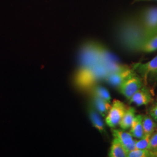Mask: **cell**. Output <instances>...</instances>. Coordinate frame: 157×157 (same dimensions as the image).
<instances>
[{
  "instance_id": "obj_1",
  "label": "cell",
  "mask_w": 157,
  "mask_h": 157,
  "mask_svg": "<svg viewBox=\"0 0 157 157\" xmlns=\"http://www.w3.org/2000/svg\"><path fill=\"white\" fill-rule=\"evenodd\" d=\"M119 43L130 52L140 51L145 43L143 30L138 15L126 17L119 23L117 31Z\"/></svg>"
},
{
  "instance_id": "obj_2",
  "label": "cell",
  "mask_w": 157,
  "mask_h": 157,
  "mask_svg": "<svg viewBox=\"0 0 157 157\" xmlns=\"http://www.w3.org/2000/svg\"><path fill=\"white\" fill-rule=\"evenodd\" d=\"M109 75L105 66L98 63L84 71L76 73L75 82L80 90H86L101 80H104Z\"/></svg>"
},
{
  "instance_id": "obj_3",
  "label": "cell",
  "mask_w": 157,
  "mask_h": 157,
  "mask_svg": "<svg viewBox=\"0 0 157 157\" xmlns=\"http://www.w3.org/2000/svg\"><path fill=\"white\" fill-rule=\"evenodd\" d=\"M102 44L94 41L84 43L78 54V67L76 73H80L100 63V52Z\"/></svg>"
},
{
  "instance_id": "obj_4",
  "label": "cell",
  "mask_w": 157,
  "mask_h": 157,
  "mask_svg": "<svg viewBox=\"0 0 157 157\" xmlns=\"http://www.w3.org/2000/svg\"><path fill=\"white\" fill-rule=\"evenodd\" d=\"M143 30L145 42L157 34V6H151L137 14Z\"/></svg>"
},
{
  "instance_id": "obj_5",
  "label": "cell",
  "mask_w": 157,
  "mask_h": 157,
  "mask_svg": "<svg viewBox=\"0 0 157 157\" xmlns=\"http://www.w3.org/2000/svg\"><path fill=\"white\" fill-rule=\"evenodd\" d=\"M128 107L123 102L113 100L112 105L105 118V122L110 128H115L119 125L126 112Z\"/></svg>"
},
{
  "instance_id": "obj_6",
  "label": "cell",
  "mask_w": 157,
  "mask_h": 157,
  "mask_svg": "<svg viewBox=\"0 0 157 157\" xmlns=\"http://www.w3.org/2000/svg\"><path fill=\"white\" fill-rule=\"evenodd\" d=\"M143 86V80L136 73L126 78L120 84L118 87V90L120 93L129 100L135 93Z\"/></svg>"
},
{
  "instance_id": "obj_7",
  "label": "cell",
  "mask_w": 157,
  "mask_h": 157,
  "mask_svg": "<svg viewBox=\"0 0 157 157\" xmlns=\"http://www.w3.org/2000/svg\"><path fill=\"white\" fill-rule=\"evenodd\" d=\"M111 132L113 137L118 139L124 146L127 152L136 148L135 144L136 140L133 139V136L129 132H126L122 129H115V128H112Z\"/></svg>"
},
{
  "instance_id": "obj_8",
  "label": "cell",
  "mask_w": 157,
  "mask_h": 157,
  "mask_svg": "<svg viewBox=\"0 0 157 157\" xmlns=\"http://www.w3.org/2000/svg\"><path fill=\"white\" fill-rule=\"evenodd\" d=\"M129 101L130 103H134L140 107L151 103L153 101V98L150 90L143 86L140 89L135 93Z\"/></svg>"
},
{
  "instance_id": "obj_9",
  "label": "cell",
  "mask_w": 157,
  "mask_h": 157,
  "mask_svg": "<svg viewBox=\"0 0 157 157\" xmlns=\"http://www.w3.org/2000/svg\"><path fill=\"white\" fill-rule=\"evenodd\" d=\"M134 74H136L135 70L128 67L123 71L108 75L104 81L118 88V86L126 78Z\"/></svg>"
},
{
  "instance_id": "obj_10",
  "label": "cell",
  "mask_w": 157,
  "mask_h": 157,
  "mask_svg": "<svg viewBox=\"0 0 157 157\" xmlns=\"http://www.w3.org/2000/svg\"><path fill=\"white\" fill-rule=\"evenodd\" d=\"M87 112L91 123L93 127L97 129L101 135H107L105 123L104 122L100 114L95 110V108L90 103L87 107Z\"/></svg>"
},
{
  "instance_id": "obj_11",
  "label": "cell",
  "mask_w": 157,
  "mask_h": 157,
  "mask_svg": "<svg viewBox=\"0 0 157 157\" xmlns=\"http://www.w3.org/2000/svg\"><path fill=\"white\" fill-rule=\"evenodd\" d=\"M136 71L140 74L147 82L149 75H157V56L148 62L144 63H138L136 65Z\"/></svg>"
},
{
  "instance_id": "obj_12",
  "label": "cell",
  "mask_w": 157,
  "mask_h": 157,
  "mask_svg": "<svg viewBox=\"0 0 157 157\" xmlns=\"http://www.w3.org/2000/svg\"><path fill=\"white\" fill-rule=\"evenodd\" d=\"M91 97V104L95 108V110L98 112L102 117L105 118L109 112L111 107V103L107 100L102 99L101 98L90 96Z\"/></svg>"
},
{
  "instance_id": "obj_13",
  "label": "cell",
  "mask_w": 157,
  "mask_h": 157,
  "mask_svg": "<svg viewBox=\"0 0 157 157\" xmlns=\"http://www.w3.org/2000/svg\"><path fill=\"white\" fill-rule=\"evenodd\" d=\"M143 115H136L130 128L129 132L136 139H140L144 135L143 127Z\"/></svg>"
},
{
  "instance_id": "obj_14",
  "label": "cell",
  "mask_w": 157,
  "mask_h": 157,
  "mask_svg": "<svg viewBox=\"0 0 157 157\" xmlns=\"http://www.w3.org/2000/svg\"><path fill=\"white\" fill-rule=\"evenodd\" d=\"M86 91L90 96L97 97L111 102V97L109 92L106 88L98 84V83L91 86Z\"/></svg>"
},
{
  "instance_id": "obj_15",
  "label": "cell",
  "mask_w": 157,
  "mask_h": 157,
  "mask_svg": "<svg viewBox=\"0 0 157 157\" xmlns=\"http://www.w3.org/2000/svg\"><path fill=\"white\" fill-rule=\"evenodd\" d=\"M127 151L117 138L113 137L108 152L109 157H127Z\"/></svg>"
},
{
  "instance_id": "obj_16",
  "label": "cell",
  "mask_w": 157,
  "mask_h": 157,
  "mask_svg": "<svg viewBox=\"0 0 157 157\" xmlns=\"http://www.w3.org/2000/svg\"><path fill=\"white\" fill-rule=\"evenodd\" d=\"M136 116V110L133 107H128L126 112L119 124L121 129L126 130L130 129Z\"/></svg>"
},
{
  "instance_id": "obj_17",
  "label": "cell",
  "mask_w": 157,
  "mask_h": 157,
  "mask_svg": "<svg viewBox=\"0 0 157 157\" xmlns=\"http://www.w3.org/2000/svg\"><path fill=\"white\" fill-rule=\"evenodd\" d=\"M143 127L144 135H151L157 129V124L150 116L143 115Z\"/></svg>"
},
{
  "instance_id": "obj_18",
  "label": "cell",
  "mask_w": 157,
  "mask_h": 157,
  "mask_svg": "<svg viewBox=\"0 0 157 157\" xmlns=\"http://www.w3.org/2000/svg\"><path fill=\"white\" fill-rule=\"evenodd\" d=\"M157 50V34L148 40L142 45L141 52L150 53Z\"/></svg>"
},
{
  "instance_id": "obj_19",
  "label": "cell",
  "mask_w": 157,
  "mask_h": 157,
  "mask_svg": "<svg viewBox=\"0 0 157 157\" xmlns=\"http://www.w3.org/2000/svg\"><path fill=\"white\" fill-rule=\"evenodd\" d=\"M150 136L151 135H144V136L140 139V140L136 141V148L141 150H148Z\"/></svg>"
},
{
  "instance_id": "obj_20",
  "label": "cell",
  "mask_w": 157,
  "mask_h": 157,
  "mask_svg": "<svg viewBox=\"0 0 157 157\" xmlns=\"http://www.w3.org/2000/svg\"><path fill=\"white\" fill-rule=\"evenodd\" d=\"M127 157H151V153L148 150L135 148L127 153Z\"/></svg>"
},
{
  "instance_id": "obj_21",
  "label": "cell",
  "mask_w": 157,
  "mask_h": 157,
  "mask_svg": "<svg viewBox=\"0 0 157 157\" xmlns=\"http://www.w3.org/2000/svg\"><path fill=\"white\" fill-rule=\"evenodd\" d=\"M148 150L151 152L157 151V130H156L150 136Z\"/></svg>"
},
{
  "instance_id": "obj_22",
  "label": "cell",
  "mask_w": 157,
  "mask_h": 157,
  "mask_svg": "<svg viewBox=\"0 0 157 157\" xmlns=\"http://www.w3.org/2000/svg\"><path fill=\"white\" fill-rule=\"evenodd\" d=\"M148 113L150 116L151 117L154 121H155L157 124V101L153 104L151 107L149 108Z\"/></svg>"
},
{
  "instance_id": "obj_23",
  "label": "cell",
  "mask_w": 157,
  "mask_h": 157,
  "mask_svg": "<svg viewBox=\"0 0 157 157\" xmlns=\"http://www.w3.org/2000/svg\"><path fill=\"white\" fill-rule=\"evenodd\" d=\"M151 157H157V151L155 152H151Z\"/></svg>"
},
{
  "instance_id": "obj_24",
  "label": "cell",
  "mask_w": 157,
  "mask_h": 157,
  "mask_svg": "<svg viewBox=\"0 0 157 157\" xmlns=\"http://www.w3.org/2000/svg\"><path fill=\"white\" fill-rule=\"evenodd\" d=\"M152 1V0H134L133 3L137 2H140V1ZM155 1H157V0H155Z\"/></svg>"
},
{
  "instance_id": "obj_25",
  "label": "cell",
  "mask_w": 157,
  "mask_h": 157,
  "mask_svg": "<svg viewBox=\"0 0 157 157\" xmlns=\"http://www.w3.org/2000/svg\"><path fill=\"white\" fill-rule=\"evenodd\" d=\"M156 130H157V129H156Z\"/></svg>"
},
{
  "instance_id": "obj_26",
  "label": "cell",
  "mask_w": 157,
  "mask_h": 157,
  "mask_svg": "<svg viewBox=\"0 0 157 157\" xmlns=\"http://www.w3.org/2000/svg\"></svg>"
},
{
  "instance_id": "obj_27",
  "label": "cell",
  "mask_w": 157,
  "mask_h": 157,
  "mask_svg": "<svg viewBox=\"0 0 157 157\" xmlns=\"http://www.w3.org/2000/svg\"></svg>"
}]
</instances>
